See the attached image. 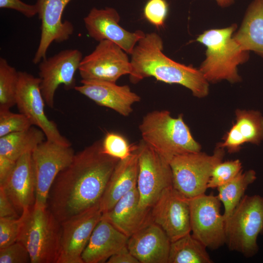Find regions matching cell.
<instances>
[{
    "label": "cell",
    "mask_w": 263,
    "mask_h": 263,
    "mask_svg": "<svg viewBox=\"0 0 263 263\" xmlns=\"http://www.w3.org/2000/svg\"><path fill=\"white\" fill-rule=\"evenodd\" d=\"M119 160L102 151V140L75 154L51 187L47 202L48 209L61 223L99 206Z\"/></svg>",
    "instance_id": "obj_1"
},
{
    "label": "cell",
    "mask_w": 263,
    "mask_h": 263,
    "mask_svg": "<svg viewBox=\"0 0 263 263\" xmlns=\"http://www.w3.org/2000/svg\"><path fill=\"white\" fill-rule=\"evenodd\" d=\"M163 50V42L158 34H145L131 54L130 81L136 84L145 78L153 77L166 83L182 85L195 97L206 96L208 82L200 70L172 60Z\"/></svg>",
    "instance_id": "obj_2"
},
{
    "label": "cell",
    "mask_w": 263,
    "mask_h": 263,
    "mask_svg": "<svg viewBox=\"0 0 263 263\" xmlns=\"http://www.w3.org/2000/svg\"><path fill=\"white\" fill-rule=\"evenodd\" d=\"M236 27L233 24L207 30L197 38L207 48L206 58L199 70L208 82L226 80L236 83L241 80L237 68L247 60L249 55L233 38Z\"/></svg>",
    "instance_id": "obj_3"
},
{
    "label": "cell",
    "mask_w": 263,
    "mask_h": 263,
    "mask_svg": "<svg viewBox=\"0 0 263 263\" xmlns=\"http://www.w3.org/2000/svg\"><path fill=\"white\" fill-rule=\"evenodd\" d=\"M139 130L142 140L169 162L176 156L201 151L182 114L174 118L167 110L149 112L143 117Z\"/></svg>",
    "instance_id": "obj_4"
},
{
    "label": "cell",
    "mask_w": 263,
    "mask_h": 263,
    "mask_svg": "<svg viewBox=\"0 0 263 263\" xmlns=\"http://www.w3.org/2000/svg\"><path fill=\"white\" fill-rule=\"evenodd\" d=\"M18 241L27 249L31 263H57L61 248V225L47 207L35 204L21 214Z\"/></svg>",
    "instance_id": "obj_5"
},
{
    "label": "cell",
    "mask_w": 263,
    "mask_h": 263,
    "mask_svg": "<svg viewBox=\"0 0 263 263\" xmlns=\"http://www.w3.org/2000/svg\"><path fill=\"white\" fill-rule=\"evenodd\" d=\"M263 234V197L244 195L225 219V244L231 251L251 258L259 251L258 236Z\"/></svg>",
    "instance_id": "obj_6"
},
{
    "label": "cell",
    "mask_w": 263,
    "mask_h": 263,
    "mask_svg": "<svg viewBox=\"0 0 263 263\" xmlns=\"http://www.w3.org/2000/svg\"><path fill=\"white\" fill-rule=\"evenodd\" d=\"M224 155L225 149L216 147L211 155L200 151L173 157L169 162L173 187L188 199L205 194L213 169Z\"/></svg>",
    "instance_id": "obj_7"
},
{
    "label": "cell",
    "mask_w": 263,
    "mask_h": 263,
    "mask_svg": "<svg viewBox=\"0 0 263 263\" xmlns=\"http://www.w3.org/2000/svg\"><path fill=\"white\" fill-rule=\"evenodd\" d=\"M136 151L139 207L141 212L150 215L162 192L172 186L171 169L169 162L142 140L137 145Z\"/></svg>",
    "instance_id": "obj_8"
},
{
    "label": "cell",
    "mask_w": 263,
    "mask_h": 263,
    "mask_svg": "<svg viewBox=\"0 0 263 263\" xmlns=\"http://www.w3.org/2000/svg\"><path fill=\"white\" fill-rule=\"evenodd\" d=\"M75 152L71 146L45 140L32 152L36 182L35 204L47 207L48 194L58 173L72 161Z\"/></svg>",
    "instance_id": "obj_9"
},
{
    "label": "cell",
    "mask_w": 263,
    "mask_h": 263,
    "mask_svg": "<svg viewBox=\"0 0 263 263\" xmlns=\"http://www.w3.org/2000/svg\"><path fill=\"white\" fill-rule=\"evenodd\" d=\"M217 196L205 193L189 199L191 233L207 248L225 244V220Z\"/></svg>",
    "instance_id": "obj_10"
},
{
    "label": "cell",
    "mask_w": 263,
    "mask_h": 263,
    "mask_svg": "<svg viewBox=\"0 0 263 263\" xmlns=\"http://www.w3.org/2000/svg\"><path fill=\"white\" fill-rule=\"evenodd\" d=\"M43 97L40 88V79L26 72H19L16 105L32 125L41 129L46 139L63 146H71V142L60 133L56 124L46 116Z\"/></svg>",
    "instance_id": "obj_11"
},
{
    "label": "cell",
    "mask_w": 263,
    "mask_h": 263,
    "mask_svg": "<svg viewBox=\"0 0 263 263\" xmlns=\"http://www.w3.org/2000/svg\"><path fill=\"white\" fill-rule=\"evenodd\" d=\"M131 70L127 53L107 40L99 41L91 54L82 58L78 69L82 79L114 83L122 75H130Z\"/></svg>",
    "instance_id": "obj_12"
},
{
    "label": "cell",
    "mask_w": 263,
    "mask_h": 263,
    "mask_svg": "<svg viewBox=\"0 0 263 263\" xmlns=\"http://www.w3.org/2000/svg\"><path fill=\"white\" fill-rule=\"evenodd\" d=\"M81 52L76 49H66L39 63L40 88L46 105L54 108V96L60 85L69 90L75 88V75L82 59Z\"/></svg>",
    "instance_id": "obj_13"
},
{
    "label": "cell",
    "mask_w": 263,
    "mask_h": 263,
    "mask_svg": "<svg viewBox=\"0 0 263 263\" xmlns=\"http://www.w3.org/2000/svg\"><path fill=\"white\" fill-rule=\"evenodd\" d=\"M150 216L171 242L191 232L189 199L172 186L162 192L150 209Z\"/></svg>",
    "instance_id": "obj_14"
},
{
    "label": "cell",
    "mask_w": 263,
    "mask_h": 263,
    "mask_svg": "<svg viewBox=\"0 0 263 263\" xmlns=\"http://www.w3.org/2000/svg\"><path fill=\"white\" fill-rule=\"evenodd\" d=\"M102 216L97 206L61 223V248L57 263H83L82 254Z\"/></svg>",
    "instance_id": "obj_15"
},
{
    "label": "cell",
    "mask_w": 263,
    "mask_h": 263,
    "mask_svg": "<svg viewBox=\"0 0 263 263\" xmlns=\"http://www.w3.org/2000/svg\"><path fill=\"white\" fill-rule=\"evenodd\" d=\"M120 19L118 13L113 8H93L84 18V23L91 38L98 42L104 40L113 42L131 55L145 34L141 30L127 31L119 24Z\"/></svg>",
    "instance_id": "obj_16"
},
{
    "label": "cell",
    "mask_w": 263,
    "mask_h": 263,
    "mask_svg": "<svg viewBox=\"0 0 263 263\" xmlns=\"http://www.w3.org/2000/svg\"><path fill=\"white\" fill-rule=\"evenodd\" d=\"M71 0H37L41 34L39 44L33 59L34 64L39 63L46 57L47 51L53 42L68 40L73 34V24L63 21L62 16L66 5Z\"/></svg>",
    "instance_id": "obj_17"
},
{
    "label": "cell",
    "mask_w": 263,
    "mask_h": 263,
    "mask_svg": "<svg viewBox=\"0 0 263 263\" xmlns=\"http://www.w3.org/2000/svg\"><path fill=\"white\" fill-rule=\"evenodd\" d=\"M81 84L74 89L97 105L110 108L124 116H128L132 112V105L141 100L128 85L119 86L114 82L83 79Z\"/></svg>",
    "instance_id": "obj_18"
},
{
    "label": "cell",
    "mask_w": 263,
    "mask_h": 263,
    "mask_svg": "<svg viewBox=\"0 0 263 263\" xmlns=\"http://www.w3.org/2000/svg\"><path fill=\"white\" fill-rule=\"evenodd\" d=\"M170 244L162 228L150 221L129 237L127 247L139 263H168Z\"/></svg>",
    "instance_id": "obj_19"
},
{
    "label": "cell",
    "mask_w": 263,
    "mask_h": 263,
    "mask_svg": "<svg viewBox=\"0 0 263 263\" xmlns=\"http://www.w3.org/2000/svg\"><path fill=\"white\" fill-rule=\"evenodd\" d=\"M31 153H26L17 160L13 170L0 186L20 215L25 209L33 206L36 201Z\"/></svg>",
    "instance_id": "obj_20"
},
{
    "label": "cell",
    "mask_w": 263,
    "mask_h": 263,
    "mask_svg": "<svg viewBox=\"0 0 263 263\" xmlns=\"http://www.w3.org/2000/svg\"><path fill=\"white\" fill-rule=\"evenodd\" d=\"M129 237L101 219L94 227L82 254L83 263H103L127 245Z\"/></svg>",
    "instance_id": "obj_21"
},
{
    "label": "cell",
    "mask_w": 263,
    "mask_h": 263,
    "mask_svg": "<svg viewBox=\"0 0 263 263\" xmlns=\"http://www.w3.org/2000/svg\"><path fill=\"white\" fill-rule=\"evenodd\" d=\"M236 121L217 147L228 152L238 151L244 143L258 145L263 140V115L258 111L237 109Z\"/></svg>",
    "instance_id": "obj_22"
},
{
    "label": "cell",
    "mask_w": 263,
    "mask_h": 263,
    "mask_svg": "<svg viewBox=\"0 0 263 263\" xmlns=\"http://www.w3.org/2000/svg\"><path fill=\"white\" fill-rule=\"evenodd\" d=\"M138 171V157L136 149L129 157L119 160L115 166L99 204L102 214L136 188Z\"/></svg>",
    "instance_id": "obj_23"
},
{
    "label": "cell",
    "mask_w": 263,
    "mask_h": 263,
    "mask_svg": "<svg viewBox=\"0 0 263 263\" xmlns=\"http://www.w3.org/2000/svg\"><path fill=\"white\" fill-rule=\"evenodd\" d=\"M102 217L128 237L151 221L150 214L143 213L139 207L137 188L119 199Z\"/></svg>",
    "instance_id": "obj_24"
},
{
    "label": "cell",
    "mask_w": 263,
    "mask_h": 263,
    "mask_svg": "<svg viewBox=\"0 0 263 263\" xmlns=\"http://www.w3.org/2000/svg\"><path fill=\"white\" fill-rule=\"evenodd\" d=\"M233 38L245 51L263 56V0H254Z\"/></svg>",
    "instance_id": "obj_25"
},
{
    "label": "cell",
    "mask_w": 263,
    "mask_h": 263,
    "mask_svg": "<svg viewBox=\"0 0 263 263\" xmlns=\"http://www.w3.org/2000/svg\"><path fill=\"white\" fill-rule=\"evenodd\" d=\"M41 129L31 126L28 130L0 137V155L17 161L24 154L32 152L45 140Z\"/></svg>",
    "instance_id": "obj_26"
},
{
    "label": "cell",
    "mask_w": 263,
    "mask_h": 263,
    "mask_svg": "<svg viewBox=\"0 0 263 263\" xmlns=\"http://www.w3.org/2000/svg\"><path fill=\"white\" fill-rule=\"evenodd\" d=\"M207 247L191 232L171 242L168 263H213Z\"/></svg>",
    "instance_id": "obj_27"
},
{
    "label": "cell",
    "mask_w": 263,
    "mask_h": 263,
    "mask_svg": "<svg viewBox=\"0 0 263 263\" xmlns=\"http://www.w3.org/2000/svg\"><path fill=\"white\" fill-rule=\"evenodd\" d=\"M257 179L256 173L253 169L240 172L233 179L217 188L218 199L224 207L225 220L230 215L244 196L249 185Z\"/></svg>",
    "instance_id": "obj_28"
},
{
    "label": "cell",
    "mask_w": 263,
    "mask_h": 263,
    "mask_svg": "<svg viewBox=\"0 0 263 263\" xmlns=\"http://www.w3.org/2000/svg\"><path fill=\"white\" fill-rule=\"evenodd\" d=\"M19 72L0 58V108L10 109L16 105Z\"/></svg>",
    "instance_id": "obj_29"
},
{
    "label": "cell",
    "mask_w": 263,
    "mask_h": 263,
    "mask_svg": "<svg viewBox=\"0 0 263 263\" xmlns=\"http://www.w3.org/2000/svg\"><path fill=\"white\" fill-rule=\"evenodd\" d=\"M136 148L137 145L130 144L123 135L114 132H107L102 140V151L119 160L129 157Z\"/></svg>",
    "instance_id": "obj_30"
},
{
    "label": "cell",
    "mask_w": 263,
    "mask_h": 263,
    "mask_svg": "<svg viewBox=\"0 0 263 263\" xmlns=\"http://www.w3.org/2000/svg\"><path fill=\"white\" fill-rule=\"evenodd\" d=\"M242 168L239 159L220 162L212 171L207 188H215L224 185L241 172Z\"/></svg>",
    "instance_id": "obj_31"
},
{
    "label": "cell",
    "mask_w": 263,
    "mask_h": 263,
    "mask_svg": "<svg viewBox=\"0 0 263 263\" xmlns=\"http://www.w3.org/2000/svg\"><path fill=\"white\" fill-rule=\"evenodd\" d=\"M32 126L30 120L23 114L0 108V137L28 130Z\"/></svg>",
    "instance_id": "obj_32"
},
{
    "label": "cell",
    "mask_w": 263,
    "mask_h": 263,
    "mask_svg": "<svg viewBox=\"0 0 263 263\" xmlns=\"http://www.w3.org/2000/svg\"><path fill=\"white\" fill-rule=\"evenodd\" d=\"M22 217L0 218V249L18 241L20 233Z\"/></svg>",
    "instance_id": "obj_33"
},
{
    "label": "cell",
    "mask_w": 263,
    "mask_h": 263,
    "mask_svg": "<svg viewBox=\"0 0 263 263\" xmlns=\"http://www.w3.org/2000/svg\"><path fill=\"white\" fill-rule=\"evenodd\" d=\"M168 12V5L165 0H149L144 8L147 20L157 28L162 27Z\"/></svg>",
    "instance_id": "obj_34"
},
{
    "label": "cell",
    "mask_w": 263,
    "mask_h": 263,
    "mask_svg": "<svg viewBox=\"0 0 263 263\" xmlns=\"http://www.w3.org/2000/svg\"><path fill=\"white\" fill-rule=\"evenodd\" d=\"M0 263H31L29 253L20 242L15 243L0 249Z\"/></svg>",
    "instance_id": "obj_35"
},
{
    "label": "cell",
    "mask_w": 263,
    "mask_h": 263,
    "mask_svg": "<svg viewBox=\"0 0 263 263\" xmlns=\"http://www.w3.org/2000/svg\"><path fill=\"white\" fill-rule=\"evenodd\" d=\"M0 7L17 11L27 18H32L38 13L37 6L28 4L20 0H0Z\"/></svg>",
    "instance_id": "obj_36"
},
{
    "label": "cell",
    "mask_w": 263,
    "mask_h": 263,
    "mask_svg": "<svg viewBox=\"0 0 263 263\" xmlns=\"http://www.w3.org/2000/svg\"><path fill=\"white\" fill-rule=\"evenodd\" d=\"M19 216L4 190L0 187V218Z\"/></svg>",
    "instance_id": "obj_37"
},
{
    "label": "cell",
    "mask_w": 263,
    "mask_h": 263,
    "mask_svg": "<svg viewBox=\"0 0 263 263\" xmlns=\"http://www.w3.org/2000/svg\"><path fill=\"white\" fill-rule=\"evenodd\" d=\"M108 263H139L137 259L131 253L127 245L124 246L107 261Z\"/></svg>",
    "instance_id": "obj_38"
},
{
    "label": "cell",
    "mask_w": 263,
    "mask_h": 263,
    "mask_svg": "<svg viewBox=\"0 0 263 263\" xmlns=\"http://www.w3.org/2000/svg\"><path fill=\"white\" fill-rule=\"evenodd\" d=\"M16 161L0 155V186L6 180L13 170Z\"/></svg>",
    "instance_id": "obj_39"
},
{
    "label": "cell",
    "mask_w": 263,
    "mask_h": 263,
    "mask_svg": "<svg viewBox=\"0 0 263 263\" xmlns=\"http://www.w3.org/2000/svg\"><path fill=\"white\" fill-rule=\"evenodd\" d=\"M218 5L222 7H225L232 4L234 0H215Z\"/></svg>",
    "instance_id": "obj_40"
}]
</instances>
